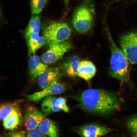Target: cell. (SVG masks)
Returning a JSON list of instances; mask_svg holds the SVG:
<instances>
[{"instance_id":"1","label":"cell","mask_w":137,"mask_h":137,"mask_svg":"<svg viewBox=\"0 0 137 137\" xmlns=\"http://www.w3.org/2000/svg\"><path fill=\"white\" fill-rule=\"evenodd\" d=\"M80 108L88 113L99 116L109 115L118 110L120 99L113 92L101 89H90L77 98Z\"/></svg>"},{"instance_id":"2","label":"cell","mask_w":137,"mask_h":137,"mask_svg":"<svg viewBox=\"0 0 137 137\" xmlns=\"http://www.w3.org/2000/svg\"><path fill=\"white\" fill-rule=\"evenodd\" d=\"M109 30L108 29L107 35L111 51L109 75L119 81L126 80L129 77L130 63L121 49L116 44Z\"/></svg>"},{"instance_id":"3","label":"cell","mask_w":137,"mask_h":137,"mask_svg":"<svg viewBox=\"0 0 137 137\" xmlns=\"http://www.w3.org/2000/svg\"><path fill=\"white\" fill-rule=\"evenodd\" d=\"M95 16L94 5L90 0H86L74 9L72 23L75 30L80 34L89 31L93 26Z\"/></svg>"},{"instance_id":"4","label":"cell","mask_w":137,"mask_h":137,"mask_svg":"<svg viewBox=\"0 0 137 137\" xmlns=\"http://www.w3.org/2000/svg\"><path fill=\"white\" fill-rule=\"evenodd\" d=\"M42 28V36L45 38L46 44L49 47L66 41L71 33L68 25L63 22L48 20L43 23Z\"/></svg>"},{"instance_id":"5","label":"cell","mask_w":137,"mask_h":137,"mask_svg":"<svg viewBox=\"0 0 137 137\" xmlns=\"http://www.w3.org/2000/svg\"><path fill=\"white\" fill-rule=\"evenodd\" d=\"M119 43L122 50L130 63L137 64V31H133L121 36Z\"/></svg>"},{"instance_id":"6","label":"cell","mask_w":137,"mask_h":137,"mask_svg":"<svg viewBox=\"0 0 137 137\" xmlns=\"http://www.w3.org/2000/svg\"><path fill=\"white\" fill-rule=\"evenodd\" d=\"M72 47L71 43L67 41L53 45L49 47L42 55L41 60L47 64L54 63L58 61Z\"/></svg>"},{"instance_id":"7","label":"cell","mask_w":137,"mask_h":137,"mask_svg":"<svg viewBox=\"0 0 137 137\" xmlns=\"http://www.w3.org/2000/svg\"><path fill=\"white\" fill-rule=\"evenodd\" d=\"M42 112L46 116L52 113L62 110L69 112L66 99L63 97H57L53 95L47 96L43 99L41 104Z\"/></svg>"},{"instance_id":"8","label":"cell","mask_w":137,"mask_h":137,"mask_svg":"<svg viewBox=\"0 0 137 137\" xmlns=\"http://www.w3.org/2000/svg\"><path fill=\"white\" fill-rule=\"evenodd\" d=\"M113 130L112 129L103 125L90 124L79 127L76 132L81 137H100Z\"/></svg>"},{"instance_id":"9","label":"cell","mask_w":137,"mask_h":137,"mask_svg":"<svg viewBox=\"0 0 137 137\" xmlns=\"http://www.w3.org/2000/svg\"><path fill=\"white\" fill-rule=\"evenodd\" d=\"M66 89L64 84L56 81L43 89L41 91L28 95L27 97L30 100L38 101L47 96L62 93Z\"/></svg>"},{"instance_id":"10","label":"cell","mask_w":137,"mask_h":137,"mask_svg":"<svg viewBox=\"0 0 137 137\" xmlns=\"http://www.w3.org/2000/svg\"><path fill=\"white\" fill-rule=\"evenodd\" d=\"M46 116L36 108L28 107L25 115V125L26 129L29 130L37 128Z\"/></svg>"},{"instance_id":"11","label":"cell","mask_w":137,"mask_h":137,"mask_svg":"<svg viewBox=\"0 0 137 137\" xmlns=\"http://www.w3.org/2000/svg\"><path fill=\"white\" fill-rule=\"evenodd\" d=\"M60 69L57 67H48L38 77L37 83L42 89L57 81L61 76Z\"/></svg>"},{"instance_id":"12","label":"cell","mask_w":137,"mask_h":137,"mask_svg":"<svg viewBox=\"0 0 137 137\" xmlns=\"http://www.w3.org/2000/svg\"><path fill=\"white\" fill-rule=\"evenodd\" d=\"M48 68L47 64L41 61L38 56L33 55L30 57L28 61L29 72L31 77L38 78Z\"/></svg>"},{"instance_id":"13","label":"cell","mask_w":137,"mask_h":137,"mask_svg":"<svg viewBox=\"0 0 137 137\" xmlns=\"http://www.w3.org/2000/svg\"><path fill=\"white\" fill-rule=\"evenodd\" d=\"M96 68L93 63L91 61L84 60L81 61L78 67V76L88 81L95 75Z\"/></svg>"},{"instance_id":"14","label":"cell","mask_w":137,"mask_h":137,"mask_svg":"<svg viewBox=\"0 0 137 137\" xmlns=\"http://www.w3.org/2000/svg\"><path fill=\"white\" fill-rule=\"evenodd\" d=\"M80 61L79 57L73 56L67 59L64 62L62 67L67 76L70 77L77 76L78 68Z\"/></svg>"},{"instance_id":"15","label":"cell","mask_w":137,"mask_h":137,"mask_svg":"<svg viewBox=\"0 0 137 137\" xmlns=\"http://www.w3.org/2000/svg\"><path fill=\"white\" fill-rule=\"evenodd\" d=\"M39 129L49 137H58V131L56 124L51 120L45 118L40 123Z\"/></svg>"},{"instance_id":"16","label":"cell","mask_w":137,"mask_h":137,"mask_svg":"<svg viewBox=\"0 0 137 137\" xmlns=\"http://www.w3.org/2000/svg\"><path fill=\"white\" fill-rule=\"evenodd\" d=\"M29 49L31 53H35L46 44L45 38L39 34L32 33L26 37Z\"/></svg>"},{"instance_id":"17","label":"cell","mask_w":137,"mask_h":137,"mask_svg":"<svg viewBox=\"0 0 137 137\" xmlns=\"http://www.w3.org/2000/svg\"><path fill=\"white\" fill-rule=\"evenodd\" d=\"M22 119L20 110H14L3 121L4 127L6 129L13 130L20 124Z\"/></svg>"},{"instance_id":"18","label":"cell","mask_w":137,"mask_h":137,"mask_svg":"<svg viewBox=\"0 0 137 137\" xmlns=\"http://www.w3.org/2000/svg\"><path fill=\"white\" fill-rule=\"evenodd\" d=\"M33 15L30 19L25 29V38L32 33H39L41 27L40 17L38 14Z\"/></svg>"},{"instance_id":"19","label":"cell","mask_w":137,"mask_h":137,"mask_svg":"<svg viewBox=\"0 0 137 137\" xmlns=\"http://www.w3.org/2000/svg\"><path fill=\"white\" fill-rule=\"evenodd\" d=\"M14 110H20L19 106L17 103L8 102L2 104L0 109L1 120L3 121Z\"/></svg>"},{"instance_id":"20","label":"cell","mask_w":137,"mask_h":137,"mask_svg":"<svg viewBox=\"0 0 137 137\" xmlns=\"http://www.w3.org/2000/svg\"><path fill=\"white\" fill-rule=\"evenodd\" d=\"M49 0H30V9L32 15L38 14L43 10Z\"/></svg>"},{"instance_id":"21","label":"cell","mask_w":137,"mask_h":137,"mask_svg":"<svg viewBox=\"0 0 137 137\" xmlns=\"http://www.w3.org/2000/svg\"><path fill=\"white\" fill-rule=\"evenodd\" d=\"M128 129L132 137H137V114L131 117L126 123Z\"/></svg>"},{"instance_id":"22","label":"cell","mask_w":137,"mask_h":137,"mask_svg":"<svg viewBox=\"0 0 137 137\" xmlns=\"http://www.w3.org/2000/svg\"><path fill=\"white\" fill-rule=\"evenodd\" d=\"M27 135L24 131H11L7 132L3 137H27Z\"/></svg>"},{"instance_id":"23","label":"cell","mask_w":137,"mask_h":137,"mask_svg":"<svg viewBox=\"0 0 137 137\" xmlns=\"http://www.w3.org/2000/svg\"><path fill=\"white\" fill-rule=\"evenodd\" d=\"M27 137H47L39 129L37 128L28 130Z\"/></svg>"},{"instance_id":"24","label":"cell","mask_w":137,"mask_h":137,"mask_svg":"<svg viewBox=\"0 0 137 137\" xmlns=\"http://www.w3.org/2000/svg\"><path fill=\"white\" fill-rule=\"evenodd\" d=\"M69 0H63L64 4L65 6L67 7L69 5Z\"/></svg>"}]
</instances>
